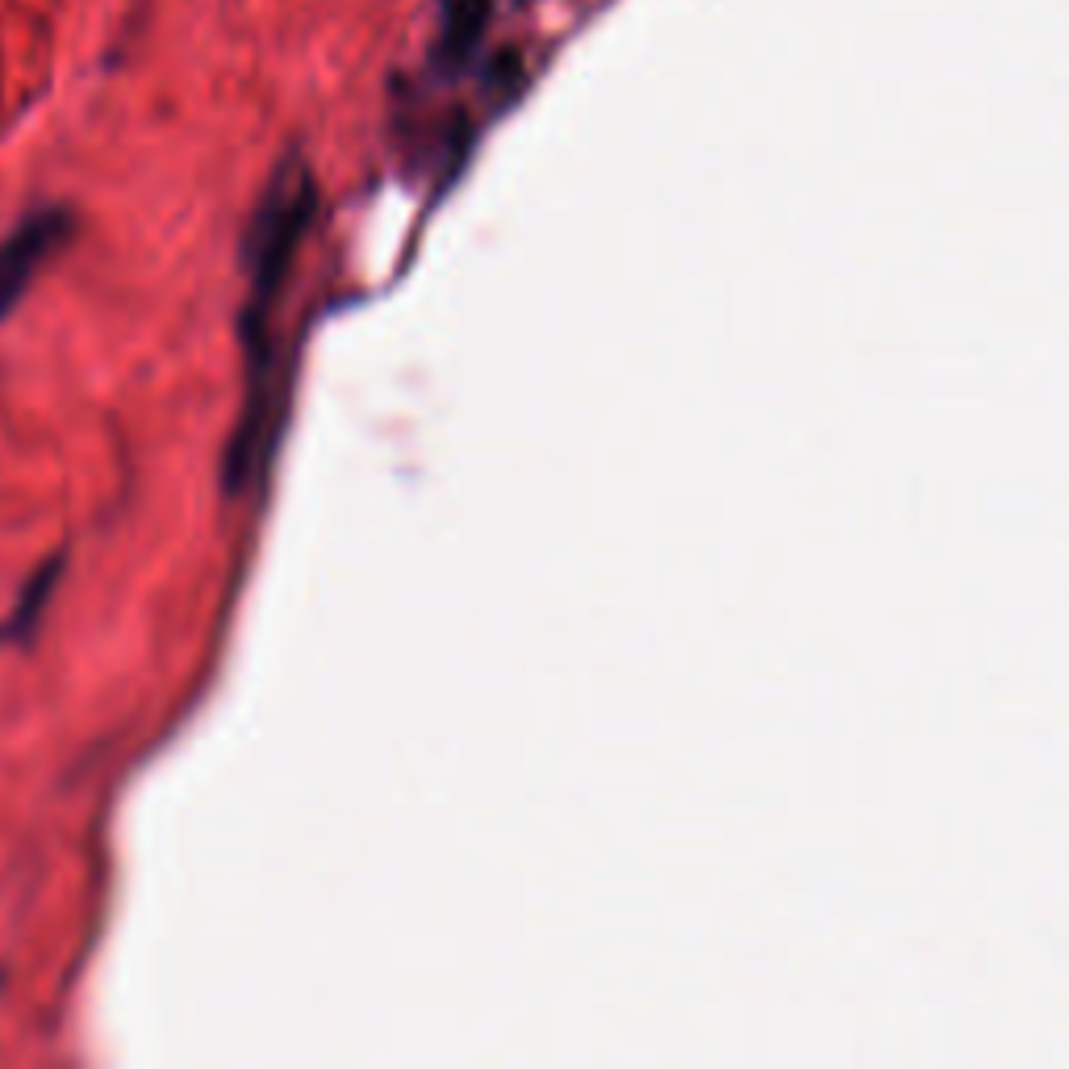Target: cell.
I'll list each match as a JSON object with an SVG mask.
<instances>
[{"mask_svg":"<svg viewBox=\"0 0 1069 1069\" xmlns=\"http://www.w3.org/2000/svg\"><path fill=\"white\" fill-rule=\"evenodd\" d=\"M314 209H318L314 172L305 168L301 159H284L268 184L264 201L255 209L251 226H247V239H243V268L251 280L247 310L239 318L243 339L272 335V310L284 293V284L293 276L301 239L314 222Z\"/></svg>","mask_w":1069,"mask_h":1069,"instance_id":"obj_1","label":"cell"},{"mask_svg":"<svg viewBox=\"0 0 1069 1069\" xmlns=\"http://www.w3.org/2000/svg\"><path fill=\"white\" fill-rule=\"evenodd\" d=\"M55 239H59V222L42 218L38 226L21 230L17 239L0 251V310H5L9 301H17V293L26 289V280L34 276V268L46 259V251L55 247Z\"/></svg>","mask_w":1069,"mask_h":1069,"instance_id":"obj_2","label":"cell"}]
</instances>
